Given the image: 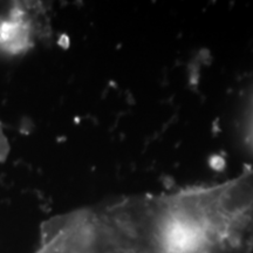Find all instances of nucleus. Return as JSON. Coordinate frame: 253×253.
Masks as SVG:
<instances>
[{
  "instance_id": "1",
  "label": "nucleus",
  "mask_w": 253,
  "mask_h": 253,
  "mask_svg": "<svg viewBox=\"0 0 253 253\" xmlns=\"http://www.w3.org/2000/svg\"><path fill=\"white\" fill-rule=\"evenodd\" d=\"M249 141L251 145L253 147V108H252V114H251V119H250V125H249Z\"/></svg>"
}]
</instances>
